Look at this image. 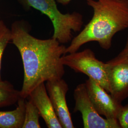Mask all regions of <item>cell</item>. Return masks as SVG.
Instances as JSON below:
<instances>
[{
	"instance_id": "cell-13",
	"label": "cell",
	"mask_w": 128,
	"mask_h": 128,
	"mask_svg": "<svg viewBox=\"0 0 128 128\" xmlns=\"http://www.w3.org/2000/svg\"><path fill=\"white\" fill-rule=\"evenodd\" d=\"M12 33L4 22L2 20H0V80L1 78V69L2 56L8 44L11 41Z\"/></svg>"
},
{
	"instance_id": "cell-6",
	"label": "cell",
	"mask_w": 128,
	"mask_h": 128,
	"mask_svg": "<svg viewBox=\"0 0 128 128\" xmlns=\"http://www.w3.org/2000/svg\"><path fill=\"white\" fill-rule=\"evenodd\" d=\"M110 94L120 102L128 98V58L117 56L105 63Z\"/></svg>"
},
{
	"instance_id": "cell-5",
	"label": "cell",
	"mask_w": 128,
	"mask_h": 128,
	"mask_svg": "<svg viewBox=\"0 0 128 128\" xmlns=\"http://www.w3.org/2000/svg\"><path fill=\"white\" fill-rule=\"evenodd\" d=\"M74 112H79L84 128H122L117 120L104 118L94 108L87 93L85 83L78 84L74 92Z\"/></svg>"
},
{
	"instance_id": "cell-15",
	"label": "cell",
	"mask_w": 128,
	"mask_h": 128,
	"mask_svg": "<svg viewBox=\"0 0 128 128\" xmlns=\"http://www.w3.org/2000/svg\"><path fill=\"white\" fill-rule=\"evenodd\" d=\"M117 56L128 58V34L126 45L124 46V49L121 51V52L119 53Z\"/></svg>"
},
{
	"instance_id": "cell-16",
	"label": "cell",
	"mask_w": 128,
	"mask_h": 128,
	"mask_svg": "<svg viewBox=\"0 0 128 128\" xmlns=\"http://www.w3.org/2000/svg\"><path fill=\"white\" fill-rule=\"evenodd\" d=\"M58 3L63 5H66L68 4L72 0H55Z\"/></svg>"
},
{
	"instance_id": "cell-1",
	"label": "cell",
	"mask_w": 128,
	"mask_h": 128,
	"mask_svg": "<svg viewBox=\"0 0 128 128\" xmlns=\"http://www.w3.org/2000/svg\"><path fill=\"white\" fill-rule=\"evenodd\" d=\"M30 27L21 20L12 24V43L20 54L24 69L22 98L26 99L37 86L48 81L62 78L64 74L61 57L66 46L52 38L41 40L30 34Z\"/></svg>"
},
{
	"instance_id": "cell-14",
	"label": "cell",
	"mask_w": 128,
	"mask_h": 128,
	"mask_svg": "<svg viewBox=\"0 0 128 128\" xmlns=\"http://www.w3.org/2000/svg\"><path fill=\"white\" fill-rule=\"evenodd\" d=\"M118 120L122 128H128V104L123 106Z\"/></svg>"
},
{
	"instance_id": "cell-10",
	"label": "cell",
	"mask_w": 128,
	"mask_h": 128,
	"mask_svg": "<svg viewBox=\"0 0 128 128\" xmlns=\"http://www.w3.org/2000/svg\"><path fill=\"white\" fill-rule=\"evenodd\" d=\"M26 101V99L21 97L15 110L0 111V128H22Z\"/></svg>"
},
{
	"instance_id": "cell-12",
	"label": "cell",
	"mask_w": 128,
	"mask_h": 128,
	"mask_svg": "<svg viewBox=\"0 0 128 128\" xmlns=\"http://www.w3.org/2000/svg\"><path fill=\"white\" fill-rule=\"evenodd\" d=\"M40 114L37 107L28 99L26 101L24 120L22 128H40Z\"/></svg>"
},
{
	"instance_id": "cell-9",
	"label": "cell",
	"mask_w": 128,
	"mask_h": 128,
	"mask_svg": "<svg viewBox=\"0 0 128 128\" xmlns=\"http://www.w3.org/2000/svg\"><path fill=\"white\" fill-rule=\"evenodd\" d=\"M28 98L37 107L48 128H62L55 113L44 82L34 89Z\"/></svg>"
},
{
	"instance_id": "cell-11",
	"label": "cell",
	"mask_w": 128,
	"mask_h": 128,
	"mask_svg": "<svg viewBox=\"0 0 128 128\" xmlns=\"http://www.w3.org/2000/svg\"><path fill=\"white\" fill-rule=\"evenodd\" d=\"M21 97L20 91L12 84L6 80H0V108L14 105Z\"/></svg>"
},
{
	"instance_id": "cell-8",
	"label": "cell",
	"mask_w": 128,
	"mask_h": 128,
	"mask_svg": "<svg viewBox=\"0 0 128 128\" xmlns=\"http://www.w3.org/2000/svg\"><path fill=\"white\" fill-rule=\"evenodd\" d=\"M46 91L56 115L62 128H74L73 122L66 102L68 86L63 78L46 82Z\"/></svg>"
},
{
	"instance_id": "cell-2",
	"label": "cell",
	"mask_w": 128,
	"mask_h": 128,
	"mask_svg": "<svg viewBox=\"0 0 128 128\" xmlns=\"http://www.w3.org/2000/svg\"><path fill=\"white\" fill-rule=\"evenodd\" d=\"M86 2L93 9L92 17L72 39L65 54L76 52L92 41L108 50L115 35L128 28V0H86Z\"/></svg>"
},
{
	"instance_id": "cell-7",
	"label": "cell",
	"mask_w": 128,
	"mask_h": 128,
	"mask_svg": "<svg viewBox=\"0 0 128 128\" xmlns=\"http://www.w3.org/2000/svg\"><path fill=\"white\" fill-rule=\"evenodd\" d=\"M85 84L88 96L97 112L106 119L118 120L123 107L122 102L92 78L86 80Z\"/></svg>"
},
{
	"instance_id": "cell-3",
	"label": "cell",
	"mask_w": 128,
	"mask_h": 128,
	"mask_svg": "<svg viewBox=\"0 0 128 128\" xmlns=\"http://www.w3.org/2000/svg\"><path fill=\"white\" fill-rule=\"evenodd\" d=\"M26 10L33 8L40 12L50 20L54 27L52 38L61 44L73 39V32H80L84 24L82 15L76 12L63 14L57 7L55 0H18Z\"/></svg>"
},
{
	"instance_id": "cell-4",
	"label": "cell",
	"mask_w": 128,
	"mask_h": 128,
	"mask_svg": "<svg viewBox=\"0 0 128 128\" xmlns=\"http://www.w3.org/2000/svg\"><path fill=\"white\" fill-rule=\"evenodd\" d=\"M61 61L64 66H68L76 72L87 75L110 93L105 63L97 59L91 50L87 48L65 54L61 57Z\"/></svg>"
}]
</instances>
